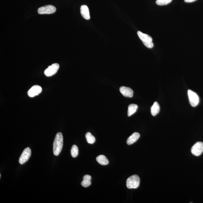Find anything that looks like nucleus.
<instances>
[{"label":"nucleus","instance_id":"obj_1","mask_svg":"<svg viewBox=\"0 0 203 203\" xmlns=\"http://www.w3.org/2000/svg\"><path fill=\"white\" fill-rule=\"evenodd\" d=\"M63 144V138L61 132L57 133L55 138L53 144V152L55 156H58L62 151Z\"/></svg>","mask_w":203,"mask_h":203},{"label":"nucleus","instance_id":"obj_18","mask_svg":"<svg viewBox=\"0 0 203 203\" xmlns=\"http://www.w3.org/2000/svg\"><path fill=\"white\" fill-rule=\"evenodd\" d=\"M71 154L73 157L76 158L78 155V148L76 145L73 146L71 149Z\"/></svg>","mask_w":203,"mask_h":203},{"label":"nucleus","instance_id":"obj_13","mask_svg":"<svg viewBox=\"0 0 203 203\" xmlns=\"http://www.w3.org/2000/svg\"><path fill=\"white\" fill-rule=\"evenodd\" d=\"M91 179L92 177L89 175H86L84 176L83 180L81 182V185L84 187H87L90 186L91 184Z\"/></svg>","mask_w":203,"mask_h":203},{"label":"nucleus","instance_id":"obj_5","mask_svg":"<svg viewBox=\"0 0 203 203\" xmlns=\"http://www.w3.org/2000/svg\"><path fill=\"white\" fill-rule=\"evenodd\" d=\"M56 11V8L52 5H47L41 7L38 9V12L40 15H47L54 13Z\"/></svg>","mask_w":203,"mask_h":203},{"label":"nucleus","instance_id":"obj_2","mask_svg":"<svg viewBox=\"0 0 203 203\" xmlns=\"http://www.w3.org/2000/svg\"><path fill=\"white\" fill-rule=\"evenodd\" d=\"M140 179L138 175H134L128 178L126 182L127 187L129 189L137 188L139 187Z\"/></svg>","mask_w":203,"mask_h":203},{"label":"nucleus","instance_id":"obj_3","mask_svg":"<svg viewBox=\"0 0 203 203\" xmlns=\"http://www.w3.org/2000/svg\"><path fill=\"white\" fill-rule=\"evenodd\" d=\"M138 34L139 38L142 41L143 44L149 48H152L154 46L152 42V39L150 36L140 31L138 32Z\"/></svg>","mask_w":203,"mask_h":203},{"label":"nucleus","instance_id":"obj_9","mask_svg":"<svg viewBox=\"0 0 203 203\" xmlns=\"http://www.w3.org/2000/svg\"><path fill=\"white\" fill-rule=\"evenodd\" d=\"M42 91V89L41 87L38 85H33L28 91V95L29 97H33L40 94Z\"/></svg>","mask_w":203,"mask_h":203},{"label":"nucleus","instance_id":"obj_4","mask_svg":"<svg viewBox=\"0 0 203 203\" xmlns=\"http://www.w3.org/2000/svg\"><path fill=\"white\" fill-rule=\"evenodd\" d=\"M188 96L191 106L193 107L197 106L199 103V97L197 94L189 89L188 91Z\"/></svg>","mask_w":203,"mask_h":203},{"label":"nucleus","instance_id":"obj_12","mask_svg":"<svg viewBox=\"0 0 203 203\" xmlns=\"http://www.w3.org/2000/svg\"><path fill=\"white\" fill-rule=\"evenodd\" d=\"M140 135L138 132H134L132 134L127 140V143L128 145H131L139 139Z\"/></svg>","mask_w":203,"mask_h":203},{"label":"nucleus","instance_id":"obj_14","mask_svg":"<svg viewBox=\"0 0 203 203\" xmlns=\"http://www.w3.org/2000/svg\"><path fill=\"white\" fill-rule=\"evenodd\" d=\"M160 111V106L157 102H155L151 108V114L154 116H156Z\"/></svg>","mask_w":203,"mask_h":203},{"label":"nucleus","instance_id":"obj_20","mask_svg":"<svg viewBox=\"0 0 203 203\" xmlns=\"http://www.w3.org/2000/svg\"><path fill=\"white\" fill-rule=\"evenodd\" d=\"M196 0H184V2L186 3H191L194 2Z\"/></svg>","mask_w":203,"mask_h":203},{"label":"nucleus","instance_id":"obj_11","mask_svg":"<svg viewBox=\"0 0 203 203\" xmlns=\"http://www.w3.org/2000/svg\"><path fill=\"white\" fill-rule=\"evenodd\" d=\"M80 10L81 15L84 19L86 20L90 19L89 9L87 5H83L81 6Z\"/></svg>","mask_w":203,"mask_h":203},{"label":"nucleus","instance_id":"obj_6","mask_svg":"<svg viewBox=\"0 0 203 203\" xmlns=\"http://www.w3.org/2000/svg\"><path fill=\"white\" fill-rule=\"evenodd\" d=\"M59 64L58 63H54L51 65L49 66L48 68L45 70L44 75L47 77L52 76L57 73V71L59 69Z\"/></svg>","mask_w":203,"mask_h":203},{"label":"nucleus","instance_id":"obj_17","mask_svg":"<svg viewBox=\"0 0 203 203\" xmlns=\"http://www.w3.org/2000/svg\"><path fill=\"white\" fill-rule=\"evenodd\" d=\"M85 138L87 142L89 144H93L96 140L95 137L89 132H88L85 134Z\"/></svg>","mask_w":203,"mask_h":203},{"label":"nucleus","instance_id":"obj_21","mask_svg":"<svg viewBox=\"0 0 203 203\" xmlns=\"http://www.w3.org/2000/svg\"><path fill=\"white\" fill-rule=\"evenodd\" d=\"M1 174H0V178H1Z\"/></svg>","mask_w":203,"mask_h":203},{"label":"nucleus","instance_id":"obj_15","mask_svg":"<svg viewBox=\"0 0 203 203\" xmlns=\"http://www.w3.org/2000/svg\"><path fill=\"white\" fill-rule=\"evenodd\" d=\"M96 160L99 164L102 165H106L109 163L108 159L103 155H100L97 156Z\"/></svg>","mask_w":203,"mask_h":203},{"label":"nucleus","instance_id":"obj_7","mask_svg":"<svg viewBox=\"0 0 203 203\" xmlns=\"http://www.w3.org/2000/svg\"><path fill=\"white\" fill-rule=\"evenodd\" d=\"M31 151L29 148H27L24 149L19 158V162L20 164H23L29 160L31 156Z\"/></svg>","mask_w":203,"mask_h":203},{"label":"nucleus","instance_id":"obj_19","mask_svg":"<svg viewBox=\"0 0 203 203\" xmlns=\"http://www.w3.org/2000/svg\"><path fill=\"white\" fill-rule=\"evenodd\" d=\"M172 0H156V3L159 5H164L170 3Z\"/></svg>","mask_w":203,"mask_h":203},{"label":"nucleus","instance_id":"obj_10","mask_svg":"<svg viewBox=\"0 0 203 203\" xmlns=\"http://www.w3.org/2000/svg\"><path fill=\"white\" fill-rule=\"evenodd\" d=\"M120 91L124 97H132L133 96V91L129 87L122 86L120 88Z\"/></svg>","mask_w":203,"mask_h":203},{"label":"nucleus","instance_id":"obj_8","mask_svg":"<svg viewBox=\"0 0 203 203\" xmlns=\"http://www.w3.org/2000/svg\"><path fill=\"white\" fill-rule=\"evenodd\" d=\"M191 153L196 156H199L203 152V143L197 142L193 146L191 149Z\"/></svg>","mask_w":203,"mask_h":203},{"label":"nucleus","instance_id":"obj_16","mask_svg":"<svg viewBox=\"0 0 203 203\" xmlns=\"http://www.w3.org/2000/svg\"><path fill=\"white\" fill-rule=\"evenodd\" d=\"M138 106L135 104H131L128 107V116L129 117L132 115L136 112Z\"/></svg>","mask_w":203,"mask_h":203}]
</instances>
